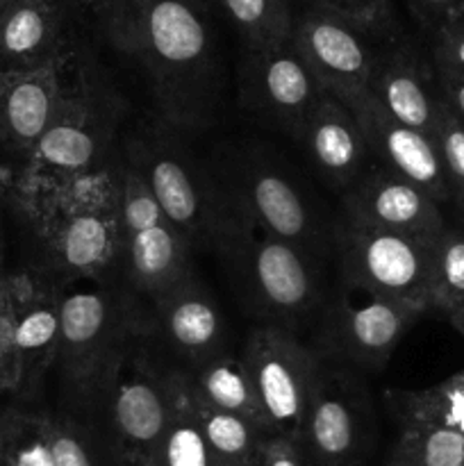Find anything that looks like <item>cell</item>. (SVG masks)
I'll return each mask as SVG.
<instances>
[{
	"label": "cell",
	"instance_id": "6da1fadb",
	"mask_svg": "<svg viewBox=\"0 0 464 466\" xmlns=\"http://www.w3.org/2000/svg\"><path fill=\"white\" fill-rule=\"evenodd\" d=\"M41 253L36 273L66 289L73 282H116L126 267L114 157L107 167L35 194L14 196Z\"/></svg>",
	"mask_w": 464,
	"mask_h": 466
},
{
	"label": "cell",
	"instance_id": "7a4b0ae2",
	"mask_svg": "<svg viewBox=\"0 0 464 466\" xmlns=\"http://www.w3.org/2000/svg\"><path fill=\"white\" fill-rule=\"evenodd\" d=\"M130 57L144 71L159 121L182 135L212 126L221 98V66L200 0H150Z\"/></svg>",
	"mask_w": 464,
	"mask_h": 466
},
{
	"label": "cell",
	"instance_id": "3957f363",
	"mask_svg": "<svg viewBox=\"0 0 464 466\" xmlns=\"http://www.w3.org/2000/svg\"><path fill=\"white\" fill-rule=\"evenodd\" d=\"M212 253L226 268L232 289L264 326L294 332L318 319L326 305V282L317 255L259 230L226 208Z\"/></svg>",
	"mask_w": 464,
	"mask_h": 466
},
{
	"label": "cell",
	"instance_id": "277c9868",
	"mask_svg": "<svg viewBox=\"0 0 464 466\" xmlns=\"http://www.w3.org/2000/svg\"><path fill=\"white\" fill-rule=\"evenodd\" d=\"M148 335V312L135 291L118 282L66 287L59 308V339L53 369L68 412L91 417L109 376L136 339Z\"/></svg>",
	"mask_w": 464,
	"mask_h": 466
},
{
	"label": "cell",
	"instance_id": "5b68a950",
	"mask_svg": "<svg viewBox=\"0 0 464 466\" xmlns=\"http://www.w3.org/2000/svg\"><path fill=\"white\" fill-rule=\"evenodd\" d=\"M126 109L121 91L86 53L48 130L21 162L14 196L35 194L107 167L123 139Z\"/></svg>",
	"mask_w": 464,
	"mask_h": 466
},
{
	"label": "cell",
	"instance_id": "8992f818",
	"mask_svg": "<svg viewBox=\"0 0 464 466\" xmlns=\"http://www.w3.org/2000/svg\"><path fill=\"white\" fill-rule=\"evenodd\" d=\"M205 164L232 214L318 259L335 246V228L328 226L317 198L271 150L226 144Z\"/></svg>",
	"mask_w": 464,
	"mask_h": 466
},
{
	"label": "cell",
	"instance_id": "52a82bcc",
	"mask_svg": "<svg viewBox=\"0 0 464 466\" xmlns=\"http://www.w3.org/2000/svg\"><path fill=\"white\" fill-rule=\"evenodd\" d=\"M118 153L144 177L166 221L191 248L212 253L226 203L207 164L187 148L185 135L159 118L139 121L123 135Z\"/></svg>",
	"mask_w": 464,
	"mask_h": 466
},
{
	"label": "cell",
	"instance_id": "ba28073f",
	"mask_svg": "<svg viewBox=\"0 0 464 466\" xmlns=\"http://www.w3.org/2000/svg\"><path fill=\"white\" fill-rule=\"evenodd\" d=\"M177 369L157 362L148 335L135 341L86 417L103 435L114 466H150L176 400Z\"/></svg>",
	"mask_w": 464,
	"mask_h": 466
},
{
	"label": "cell",
	"instance_id": "9c48e42d",
	"mask_svg": "<svg viewBox=\"0 0 464 466\" xmlns=\"http://www.w3.org/2000/svg\"><path fill=\"white\" fill-rule=\"evenodd\" d=\"M432 246L435 241L362 226L344 217L335 226L344 282L412 305L421 314L432 308Z\"/></svg>",
	"mask_w": 464,
	"mask_h": 466
},
{
	"label": "cell",
	"instance_id": "30bf717a",
	"mask_svg": "<svg viewBox=\"0 0 464 466\" xmlns=\"http://www.w3.org/2000/svg\"><path fill=\"white\" fill-rule=\"evenodd\" d=\"M419 317L421 312L412 305L344 282L318 314L314 349L326 362L380 371Z\"/></svg>",
	"mask_w": 464,
	"mask_h": 466
},
{
	"label": "cell",
	"instance_id": "8fae6325",
	"mask_svg": "<svg viewBox=\"0 0 464 466\" xmlns=\"http://www.w3.org/2000/svg\"><path fill=\"white\" fill-rule=\"evenodd\" d=\"M273 435L300 441L305 417L326 360L291 330L259 326L241 350Z\"/></svg>",
	"mask_w": 464,
	"mask_h": 466
},
{
	"label": "cell",
	"instance_id": "7c38bea8",
	"mask_svg": "<svg viewBox=\"0 0 464 466\" xmlns=\"http://www.w3.org/2000/svg\"><path fill=\"white\" fill-rule=\"evenodd\" d=\"M376 435V412L355 369L326 362L305 417L300 446L309 466H364Z\"/></svg>",
	"mask_w": 464,
	"mask_h": 466
},
{
	"label": "cell",
	"instance_id": "4fadbf2b",
	"mask_svg": "<svg viewBox=\"0 0 464 466\" xmlns=\"http://www.w3.org/2000/svg\"><path fill=\"white\" fill-rule=\"evenodd\" d=\"M289 41L323 89L346 105L367 96L378 53L385 44L362 27L309 3L303 12L294 14Z\"/></svg>",
	"mask_w": 464,
	"mask_h": 466
},
{
	"label": "cell",
	"instance_id": "5bb4252c",
	"mask_svg": "<svg viewBox=\"0 0 464 466\" xmlns=\"http://www.w3.org/2000/svg\"><path fill=\"white\" fill-rule=\"evenodd\" d=\"M328 91L289 44L246 50L239 66V100L246 112L289 137L298 135L305 118Z\"/></svg>",
	"mask_w": 464,
	"mask_h": 466
},
{
	"label": "cell",
	"instance_id": "9a60e30c",
	"mask_svg": "<svg viewBox=\"0 0 464 466\" xmlns=\"http://www.w3.org/2000/svg\"><path fill=\"white\" fill-rule=\"evenodd\" d=\"M86 53V46L76 41L45 66L0 73V146L7 153L21 162L32 153L71 89Z\"/></svg>",
	"mask_w": 464,
	"mask_h": 466
},
{
	"label": "cell",
	"instance_id": "2e32d148",
	"mask_svg": "<svg viewBox=\"0 0 464 466\" xmlns=\"http://www.w3.org/2000/svg\"><path fill=\"white\" fill-rule=\"evenodd\" d=\"M341 217L423 241H437L446 230L439 203L380 164L368 167L341 194Z\"/></svg>",
	"mask_w": 464,
	"mask_h": 466
},
{
	"label": "cell",
	"instance_id": "e0dca14e",
	"mask_svg": "<svg viewBox=\"0 0 464 466\" xmlns=\"http://www.w3.org/2000/svg\"><path fill=\"white\" fill-rule=\"evenodd\" d=\"M12 278V341L18 362L16 396L32 400L39 394L45 373L53 369L59 339L62 287L36 271Z\"/></svg>",
	"mask_w": 464,
	"mask_h": 466
},
{
	"label": "cell",
	"instance_id": "ac0fdd59",
	"mask_svg": "<svg viewBox=\"0 0 464 466\" xmlns=\"http://www.w3.org/2000/svg\"><path fill=\"white\" fill-rule=\"evenodd\" d=\"M148 337L182 360L185 371L227 350L221 309L196 276L150 300Z\"/></svg>",
	"mask_w": 464,
	"mask_h": 466
},
{
	"label": "cell",
	"instance_id": "d6986e66",
	"mask_svg": "<svg viewBox=\"0 0 464 466\" xmlns=\"http://www.w3.org/2000/svg\"><path fill=\"white\" fill-rule=\"evenodd\" d=\"M367 94L391 118L435 139L441 112L435 66L409 41L394 36L380 46Z\"/></svg>",
	"mask_w": 464,
	"mask_h": 466
},
{
	"label": "cell",
	"instance_id": "ffe728a7",
	"mask_svg": "<svg viewBox=\"0 0 464 466\" xmlns=\"http://www.w3.org/2000/svg\"><path fill=\"white\" fill-rule=\"evenodd\" d=\"M367 137L373 162L421 187L437 203L453 200L437 141L391 118L371 96L348 105Z\"/></svg>",
	"mask_w": 464,
	"mask_h": 466
},
{
	"label": "cell",
	"instance_id": "44dd1931",
	"mask_svg": "<svg viewBox=\"0 0 464 466\" xmlns=\"http://www.w3.org/2000/svg\"><path fill=\"white\" fill-rule=\"evenodd\" d=\"M64 0H0V73L35 71L76 44Z\"/></svg>",
	"mask_w": 464,
	"mask_h": 466
},
{
	"label": "cell",
	"instance_id": "7402d4cb",
	"mask_svg": "<svg viewBox=\"0 0 464 466\" xmlns=\"http://www.w3.org/2000/svg\"><path fill=\"white\" fill-rule=\"evenodd\" d=\"M308 153L314 171L330 189L344 194L368 168L367 137L346 103L326 94L294 137Z\"/></svg>",
	"mask_w": 464,
	"mask_h": 466
},
{
	"label": "cell",
	"instance_id": "603a6c76",
	"mask_svg": "<svg viewBox=\"0 0 464 466\" xmlns=\"http://www.w3.org/2000/svg\"><path fill=\"white\" fill-rule=\"evenodd\" d=\"M194 253L189 241L164 221L127 237L123 280L135 294L155 300L196 276Z\"/></svg>",
	"mask_w": 464,
	"mask_h": 466
},
{
	"label": "cell",
	"instance_id": "cb8c5ba5",
	"mask_svg": "<svg viewBox=\"0 0 464 466\" xmlns=\"http://www.w3.org/2000/svg\"><path fill=\"white\" fill-rule=\"evenodd\" d=\"M185 373L191 391L200 400L218 410H226V412L239 414V417L248 419L255 426L267 431L271 437H276L241 355H235L232 350H223L217 358L207 360L205 364Z\"/></svg>",
	"mask_w": 464,
	"mask_h": 466
},
{
	"label": "cell",
	"instance_id": "d4e9b609",
	"mask_svg": "<svg viewBox=\"0 0 464 466\" xmlns=\"http://www.w3.org/2000/svg\"><path fill=\"white\" fill-rule=\"evenodd\" d=\"M385 408L398 428L441 426L464 432V369L428 390H387Z\"/></svg>",
	"mask_w": 464,
	"mask_h": 466
},
{
	"label": "cell",
	"instance_id": "484cf974",
	"mask_svg": "<svg viewBox=\"0 0 464 466\" xmlns=\"http://www.w3.org/2000/svg\"><path fill=\"white\" fill-rule=\"evenodd\" d=\"M150 466H214L212 451L196 421L189 380L180 367H177L171 421Z\"/></svg>",
	"mask_w": 464,
	"mask_h": 466
},
{
	"label": "cell",
	"instance_id": "4316f807",
	"mask_svg": "<svg viewBox=\"0 0 464 466\" xmlns=\"http://www.w3.org/2000/svg\"><path fill=\"white\" fill-rule=\"evenodd\" d=\"M191 403H194L196 421H198L200 432H203L214 460L248 462V460H253V455L257 453L259 446L271 437L267 431L255 426L248 419L205 403V400H200L194 391H191Z\"/></svg>",
	"mask_w": 464,
	"mask_h": 466
},
{
	"label": "cell",
	"instance_id": "83f0119b",
	"mask_svg": "<svg viewBox=\"0 0 464 466\" xmlns=\"http://www.w3.org/2000/svg\"><path fill=\"white\" fill-rule=\"evenodd\" d=\"M244 39L246 50L289 44L294 12L289 0H214Z\"/></svg>",
	"mask_w": 464,
	"mask_h": 466
},
{
	"label": "cell",
	"instance_id": "f1b7e54d",
	"mask_svg": "<svg viewBox=\"0 0 464 466\" xmlns=\"http://www.w3.org/2000/svg\"><path fill=\"white\" fill-rule=\"evenodd\" d=\"M0 466H55L48 412L0 408Z\"/></svg>",
	"mask_w": 464,
	"mask_h": 466
},
{
	"label": "cell",
	"instance_id": "f546056e",
	"mask_svg": "<svg viewBox=\"0 0 464 466\" xmlns=\"http://www.w3.org/2000/svg\"><path fill=\"white\" fill-rule=\"evenodd\" d=\"M385 466H464V432L441 426L398 428Z\"/></svg>",
	"mask_w": 464,
	"mask_h": 466
},
{
	"label": "cell",
	"instance_id": "4dcf8cb0",
	"mask_svg": "<svg viewBox=\"0 0 464 466\" xmlns=\"http://www.w3.org/2000/svg\"><path fill=\"white\" fill-rule=\"evenodd\" d=\"M48 440L55 466H114L96 423L80 414L48 412Z\"/></svg>",
	"mask_w": 464,
	"mask_h": 466
},
{
	"label": "cell",
	"instance_id": "1f68e13d",
	"mask_svg": "<svg viewBox=\"0 0 464 466\" xmlns=\"http://www.w3.org/2000/svg\"><path fill=\"white\" fill-rule=\"evenodd\" d=\"M430 305L446 317L464 305V232L446 228L432 246Z\"/></svg>",
	"mask_w": 464,
	"mask_h": 466
},
{
	"label": "cell",
	"instance_id": "d6a6232c",
	"mask_svg": "<svg viewBox=\"0 0 464 466\" xmlns=\"http://www.w3.org/2000/svg\"><path fill=\"white\" fill-rule=\"evenodd\" d=\"M114 177H116V196H118V212H121L123 230L127 237L144 232L148 228L159 226L166 221L162 208L155 200L153 191L146 185L144 177L123 159V155H114Z\"/></svg>",
	"mask_w": 464,
	"mask_h": 466
},
{
	"label": "cell",
	"instance_id": "836d02e7",
	"mask_svg": "<svg viewBox=\"0 0 464 466\" xmlns=\"http://www.w3.org/2000/svg\"><path fill=\"white\" fill-rule=\"evenodd\" d=\"M308 3L337 14L376 39L387 41L398 36L389 0H308Z\"/></svg>",
	"mask_w": 464,
	"mask_h": 466
},
{
	"label": "cell",
	"instance_id": "e575fe53",
	"mask_svg": "<svg viewBox=\"0 0 464 466\" xmlns=\"http://www.w3.org/2000/svg\"><path fill=\"white\" fill-rule=\"evenodd\" d=\"M435 141L441 153L446 176H449L453 200L459 203V208H464V123L450 112V107L444 100H441Z\"/></svg>",
	"mask_w": 464,
	"mask_h": 466
},
{
	"label": "cell",
	"instance_id": "d590c367",
	"mask_svg": "<svg viewBox=\"0 0 464 466\" xmlns=\"http://www.w3.org/2000/svg\"><path fill=\"white\" fill-rule=\"evenodd\" d=\"M150 0H100L98 30L121 55L130 57L136 27Z\"/></svg>",
	"mask_w": 464,
	"mask_h": 466
},
{
	"label": "cell",
	"instance_id": "8d00e7d4",
	"mask_svg": "<svg viewBox=\"0 0 464 466\" xmlns=\"http://www.w3.org/2000/svg\"><path fill=\"white\" fill-rule=\"evenodd\" d=\"M408 7L430 39L446 27L464 21V0H408Z\"/></svg>",
	"mask_w": 464,
	"mask_h": 466
},
{
	"label": "cell",
	"instance_id": "74e56055",
	"mask_svg": "<svg viewBox=\"0 0 464 466\" xmlns=\"http://www.w3.org/2000/svg\"><path fill=\"white\" fill-rule=\"evenodd\" d=\"M432 66L464 77V21L432 36Z\"/></svg>",
	"mask_w": 464,
	"mask_h": 466
},
{
	"label": "cell",
	"instance_id": "f35d334b",
	"mask_svg": "<svg viewBox=\"0 0 464 466\" xmlns=\"http://www.w3.org/2000/svg\"><path fill=\"white\" fill-rule=\"evenodd\" d=\"M259 453L264 466H309L300 441L287 437H268Z\"/></svg>",
	"mask_w": 464,
	"mask_h": 466
},
{
	"label": "cell",
	"instance_id": "ab89813d",
	"mask_svg": "<svg viewBox=\"0 0 464 466\" xmlns=\"http://www.w3.org/2000/svg\"><path fill=\"white\" fill-rule=\"evenodd\" d=\"M18 390V362L14 353L12 341V326L5 323L0 326V391H12L16 394Z\"/></svg>",
	"mask_w": 464,
	"mask_h": 466
},
{
	"label": "cell",
	"instance_id": "60d3db41",
	"mask_svg": "<svg viewBox=\"0 0 464 466\" xmlns=\"http://www.w3.org/2000/svg\"><path fill=\"white\" fill-rule=\"evenodd\" d=\"M435 77L441 100L464 123V77L450 71H441V68H435Z\"/></svg>",
	"mask_w": 464,
	"mask_h": 466
},
{
	"label": "cell",
	"instance_id": "b9f144b4",
	"mask_svg": "<svg viewBox=\"0 0 464 466\" xmlns=\"http://www.w3.org/2000/svg\"><path fill=\"white\" fill-rule=\"evenodd\" d=\"M66 9L73 18H82L86 23H94L98 27L100 18V0H64Z\"/></svg>",
	"mask_w": 464,
	"mask_h": 466
},
{
	"label": "cell",
	"instance_id": "7bdbcfd3",
	"mask_svg": "<svg viewBox=\"0 0 464 466\" xmlns=\"http://www.w3.org/2000/svg\"><path fill=\"white\" fill-rule=\"evenodd\" d=\"M12 319V278L0 273V326Z\"/></svg>",
	"mask_w": 464,
	"mask_h": 466
},
{
	"label": "cell",
	"instance_id": "ee69618b",
	"mask_svg": "<svg viewBox=\"0 0 464 466\" xmlns=\"http://www.w3.org/2000/svg\"><path fill=\"white\" fill-rule=\"evenodd\" d=\"M449 321H450V326H453L455 330H458L459 335L464 337V305H462V308H458V309H455L453 314H450V317H449Z\"/></svg>",
	"mask_w": 464,
	"mask_h": 466
},
{
	"label": "cell",
	"instance_id": "f6af8a7d",
	"mask_svg": "<svg viewBox=\"0 0 464 466\" xmlns=\"http://www.w3.org/2000/svg\"><path fill=\"white\" fill-rule=\"evenodd\" d=\"M248 462H226V460H214V466H248Z\"/></svg>",
	"mask_w": 464,
	"mask_h": 466
},
{
	"label": "cell",
	"instance_id": "bcb514c9",
	"mask_svg": "<svg viewBox=\"0 0 464 466\" xmlns=\"http://www.w3.org/2000/svg\"><path fill=\"white\" fill-rule=\"evenodd\" d=\"M259 449H262V446H259ZM248 466H264V464H262V453H259V451L253 455V460H250Z\"/></svg>",
	"mask_w": 464,
	"mask_h": 466
},
{
	"label": "cell",
	"instance_id": "7dc6e473",
	"mask_svg": "<svg viewBox=\"0 0 464 466\" xmlns=\"http://www.w3.org/2000/svg\"><path fill=\"white\" fill-rule=\"evenodd\" d=\"M200 3H203L205 7H207V5H209V3H214V0H200Z\"/></svg>",
	"mask_w": 464,
	"mask_h": 466
}]
</instances>
